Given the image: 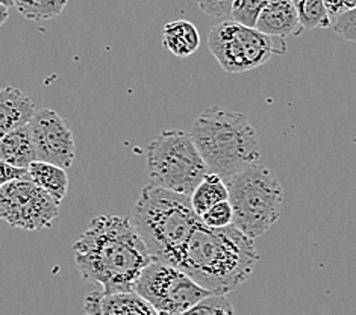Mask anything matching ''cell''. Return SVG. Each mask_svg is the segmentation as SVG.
Here are the masks:
<instances>
[{
  "label": "cell",
  "instance_id": "obj_5",
  "mask_svg": "<svg viewBox=\"0 0 356 315\" xmlns=\"http://www.w3.org/2000/svg\"><path fill=\"white\" fill-rule=\"evenodd\" d=\"M226 184L234 209L232 223L253 240L281 217L284 186L275 170L258 163L234 175Z\"/></svg>",
  "mask_w": 356,
  "mask_h": 315
},
{
  "label": "cell",
  "instance_id": "obj_13",
  "mask_svg": "<svg viewBox=\"0 0 356 315\" xmlns=\"http://www.w3.org/2000/svg\"><path fill=\"white\" fill-rule=\"evenodd\" d=\"M37 106L28 95L15 87H0V138L31 122Z\"/></svg>",
  "mask_w": 356,
  "mask_h": 315
},
{
  "label": "cell",
  "instance_id": "obj_21",
  "mask_svg": "<svg viewBox=\"0 0 356 315\" xmlns=\"http://www.w3.org/2000/svg\"><path fill=\"white\" fill-rule=\"evenodd\" d=\"M270 0H234L231 17L245 26H255L261 11Z\"/></svg>",
  "mask_w": 356,
  "mask_h": 315
},
{
  "label": "cell",
  "instance_id": "obj_17",
  "mask_svg": "<svg viewBox=\"0 0 356 315\" xmlns=\"http://www.w3.org/2000/svg\"><path fill=\"white\" fill-rule=\"evenodd\" d=\"M190 199L194 211H196V214L200 217L203 212H207L211 207H214L216 203L229 199L227 184L222 176H218L213 172H208L203 176L200 184L194 188Z\"/></svg>",
  "mask_w": 356,
  "mask_h": 315
},
{
  "label": "cell",
  "instance_id": "obj_12",
  "mask_svg": "<svg viewBox=\"0 0 356 315\" xmlns=\"http://www.w3.org/2000/svg\"><path fill=\"white\" fill-rule=\"evenodd\" d=\"M255 28L277 38L300 35L303 31L293 0H270L261 11Z\"/></svg>",
  "mask_w": 356,
  "mask_h": 315
},
{
  "label": "cell",
  "instance_id": "obj_9",
  "mask_svg": "<svg viewBox=\"0 0 356 315\" xmlns=\"http://www.w3.org/2000/svg\"><path fill=\"white\" fill-rule=\"evenodd\" d=\"M59 203L31 179H14L0 186V220L23 231L54 226Z\"/></svg>",
  "mask_w": 356,
  "mask_h": 315
},
{
  "label": "cell",
  "instance_id": "obj_26",
  "mask_svg": "<svg viewBox=\"0 0 356 315\" xmlns=\"http://www.w3.org/2000/svg\"><path fill=\"white\" fill-rule=\"evenodd\" d=\"M325 5L327 8V13L330 15V20H335L337 17L350 11L352 8L356 6V0H325Z\"/></svg>",
  "mask_w": 356,
  "mask_h": 315
},
{
  "label": "cell",
  "instance_id": "obj_4",
  "mask_svg": "<svg viewBox=\"0 0 356 315\" xmlns=\"http://www.w3.org/2000/svg\"><path fill=\"white\" fill-rule=\"evenodd\" d=\"M196 143L208 172L229 181L241 170L259 163V138L249 118L218 105L207 108L193 124Z\"/></svg>",
  "mask_w": 356,
  "mask_h": 315
},
{
  "label": "cell",
  "instance_id": "obj_1",
  "mask_svg": "<svg viewBox=\"0 0 356 315\" xmlns=\"http://www.w3.org/2000/svg\"><path fill=\"white\" fill-rule=\"evenodd\" d=\"M74 264L83 280L104 291H129L152 262L146 243L124 216H97L73 243Z\"/></svg>",
  "mask_w": 356,
  "mask_h": 315
},
{
  "label": "cell",
  "instance_id": "obj_3",
  "mask_svg": "<svg viewBox=\"0 0 356 315\" xmlns=\"http://www.w3.org/2000/svg\"><path fill=\"white\" fill-rule=\"evenodd\" d=\"M132 223L152 258L179 266L186 241L200 223L190 195L149 184L132 207Z\"/></svg>",
  "mask_w": 356,
  "mask_h": 315
},
{
  "label": "cell",
  "instance_id": "obj_25",
  "mask_svg": "<svg viewBox=\"0 0 356 315\" xmlns=\"http://www.w3.org/2000/svg\"><path fill=\"white\" fill-rule=\"evenodd\" d=\"M14 179H29L28 168L14 167L0 159V186L14 181Z\"/></svg>",
  "mask_w": 356,
  "mask_h": 315
},
{
  "label": "cell",
  "instance_id": "obj_8",
  "mask_svg": "<svg viewBox=\"0 0 356 315\" xmlns=\"http://www.w3.org/2000/svg\"><path fill=\"white\" fill-rule=\"evenodd\" d=\"M135 291L143 296L158 314L182 315L211 294L179 267L152 259L141 271Z\"/></svg>",
  "mask_w": 356,
  "mask_h": 315
},
{
  "label": "cell",
  "instance_id": "obj_14",
  "mask_svg": "<svg viewBox=\"0 0 356 315\" xmlns=\"http://www.w3.org/2000/svg\"><path fill=\"white\" fill-rule=\"evenodd\" d=\"M0 159L20 168H28L37 159L29 123L15 127L0 138Z\"/></svg>",
  "mask_w": 356,
  "mask_h": 315
},
{
  "label": "cell",
  "instance_id": "obj_6",
  "mask_svg": "<svg viewBox=\"0 0 356 315\" xmlns=\"http://www.w3.org/2000/svg\"><path fill=\"white\" fill-rule=\"evenodd\" d=\"M147 176L150 184L191 195L208 173L207 163L185 131H163L147 146Z\"/></svg>",
  "mask_w": 356,
  "mask_h": 315
},
{
  "label": "cell",
  "instance_id": "obj_19",
  "mask_svg": "<svg viewBox=\"0 0 356 315\" xmlns=\"http://www.w3.org/2000/svg\"><path fill=\"white\" fill-rule=\"evenodd\" d=\"M293 2L303 29H325L332 26L325 0H293Z\"/></svg>",
  "mask_w": 356,
  "mask_h": 315
},
{
  "label": "cell",
  "instance_id": "obj_22",
  "mask_svg": "<svg viewBox=\"0 0 356 315\" xmlns=\"http://www.w3.org/2000/svg\"><path fill=\"white\" fill-rule=\"evenodd\" d=\"M202 223H205L209 227H225L232 225L234 220V209L231 202L223 200L216 203L214 207H211L207 212H203L200 216Z\"/></svg>",
  "mask_w": 356,
  "mask_h": 315
},
{
  "label": "cell",
  "instance_id": "obj_23",
  "mask_svg": "<svg viewBox=\"0 0 356 315\" xmlns=\"http://www.w3.org/2000/svg\"><path fill=\"white\" fill-rule=\"evenodd\" d=\"M332 29L344 40L356 42V6L332 22Z\"/></svg>",
  "mask_w": 356,
  "mask_h": 315
},
{
  "label": "cell",
  "instance_id": "obj_15",
  "mask_svg": "<svg viewBox=\"0 0 356 315\" xmlns=\"http://www.w3.org/2000/svg\"><path fill=\"white\" fill-rule=\"evenodd\" d=\"M163 45L177 58H188L196 54L200 46V33L188 20L167 23L163 31Z\"/></svg>",
  "mask_w": 356,
  "mask_h": 315
},
{
  "label": "cell",
  "instance_id": "obj_7",
  "mask_svg": "<svg viewBox=\"0 0 356 315\" xmlns=\"http://www.w3.org/2000/svg\"><path fill=\"white\" fill-rule=\"evenodd\" d=\"M208 47L226 73H244L264 65L273 55L285 54V45L255 26L227 20L211 28Z\"/></svg>",
  "mask_w": 356,
  "mask_h": 315
},
{
  "label": "cell",
  "instance_id": "obj_16",
  "mask_svg": "<svg viewBox=\"0 0 356 315\" xmlns=\"http://www.w3.org/2000/svg\"><path fill=\"white\" fill-rule=\"evenodd\" d=\"M29 179L47 191L55 200L61 203L69 191V176L65 173V168L59 167L46 161L35 159L28 167Z\"/></svg>",
  "mask_w": 356,
  "mask_h": 315
},
{
  "label": "cell",
  "instance_id": "obj_28",
  "mask_svg": "<svg viewBox=\"0 0 356 315\" xmlns=\"http://www.w3.org/2000/svg\"><path fill=\"white\" fill-rule=\"evenodd\" d=\"M0 2H2V3H5V5H8V6H13V0H0Z\"/></svg>",
  "mask_w": 356,
  "mask_h": 315
},
{
  "label": "cell",
  "instance_id": "obj_2",
  "mask_svg": "<svg viewBox=\"0 0 356 315\" xmlns=\"http://www.w3.org/2000/svg\"><path fill=\"white\" fill-rule=\"evenodd\" d=\"M253 241L234 223L209 227L200 220L177 267L208 291L227 294L248 282L255 270L259 255Z\"/></svg>",
  "mask_w": 356,
  "mask_h": 315
},
{
  "label": "cell",
  "instance_id": "obj_27",
  "mask_svg": "<svg viewBox=\"0 0 356 315\" xmlns=\"http://www.w3.org/2000/svg\"><path fill=\"white\" fill-rule=\"evenodd\" d=\"M8 17H10V6L0 2V28L3 26L5 22L8 20Z\"/></svg>",
  "mask_w": 356,
  "mask_h": 315
},
{
  "label": "cell",
  "instance_id": "obj_18",
  "mask_svg": "<svg viewBox=\"0 0 356 315\" xmlns=\"http://www.w3.org/2000/svg\"><path fill=\"white\" fill-rule=\"evenodd\" d=\"M69 0H13L22 17L32 22H46L61 15Z\"/></svg>",
  "mask_w": 356,
  "mask_h": 315
},
{
  "label": "cell",
  "instance_id": "obj_10",
  "mask_svg": "<svg viewBox=\"0 0 356 315\" xmlns=\"http://www.w3.org/2000/svg\"><path fill=\"white\" fill-rule=\"evenodd\" d=\"M29 127L35 144L37 159L56 164L63 168H70L76 146L73 131L69 123L54 109H37L31 118Z\"/></svg>",
  "mask_w": 356,
  "mask_h": 315
},
{
  "label": "cell",
  "instance_id": "obj_20",
  "mask_svg": "<svg viewBox=\"0 0 356 315\" xmlns=\"http://www.w3.org/2000/svg\"><path fill=\"white\" fill-rule=\"evenodd\" d=\"M190 315H231L234 314V308L231 302L227 300L226 294L211 293L207 297L194 305L193 308L186 312Z\"/></svg>",
  "mask_w": 356,
  "mask_h": 315
},
{
  "label": "cell",
  "instance_id": "obj_11",
  "mask_svg": "<svg viewBox=\"0 0 356 315\" xmlns=\"http://www.w3.org/2000/svg\"><path fill=\"white\" fill-rule=\"evenodd\" d=\"M83 312L88 315H154L158 314L135 289L129 291H92L83 299Z\"/></svg>",
  "mask_w": 356,
  "mask_h": 315
},
{
  "label": "cell",
  "instance_id": "obj_24",
  "mask_svg": "<svg viewBox=\"0 0 356 315\" xmlns=\"http://www.w3.org/2000/svg\"><path fill=\"white\" fill-rule=\"evenodd\" d=\"M197 6L211 17H227L232 13L234 0H196Z\"/></svg>",
  "mask_w": 356,
  "mask_h": 315
}]
</instances>
